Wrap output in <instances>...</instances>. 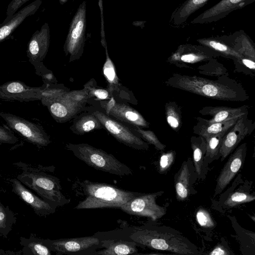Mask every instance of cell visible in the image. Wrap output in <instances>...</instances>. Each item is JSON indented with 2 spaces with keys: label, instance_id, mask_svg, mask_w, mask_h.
I'll return each instance as SVG.
<instances>
[{
  "label": "cell",
  "instance_id": "cell-1",
  "mask_svg": "<svg viewBox=\"0 0 255 255\" xmlns=\"http://www.w3.org/2000/svg\"><path fill=\"white\" fill-rule=\"evenodd\" d=\"M165 83L168 86L215 100L242 102L249 99L243 87L228 77L213 80L175 73Z\"/></svg>",
  "mask_w": 255,
  "mask_h": 255
},
{
  "label": "cell",
  "instance_id": "cell-2",
  "mask_svg": "<svg viewBox=\"0 0 255 255\" xmlns=\"http://www.w3.org/2000/svg\"><path fill=\"white\" fill-rule=\"evenodd\" d=\"M130 240L150 249L167 251L178 255H201L197 247L172 228L153 223H146L133 228Z\"/></svg>",
  "mask_w": 255,
  "mask_h": 255
},
{
  "label": "cell",
  "instance_id": "cell-3",
  "mask_svg": "<svg viewBox=\"0 0 255 255\" xmlns=\"http://www.w3.org/2000/svg\"><path fill=\"white\" fill-rule=\"evenodd\" d=\"M21 172L16 178L38 196L56 208L70 202L62 192L60 181L57 177L47 173L45 167L34 166L21 161L13 163Z\"/></svg>",
  "mask_w": 255,
  "mask_h": 255
},
{
  "label": "cell",
  "instance_id": "cell-4",
  "mask_svg": "<svg viewBox=\"0 0 255 255\" xmlns=\"http://www.w3.org/2000/svg\"><path fill=\"white\" fill-rule=\"evenodd\" d=\"M75 185L79 195H82L83 200L80 201L74 209L99 208H118L139 192L126 190L117 186L105 183L90 181L88 180L78 181Z\"/></svg>",
  "mask_w": 255,
  "mask_h": 255
},
{
  "label": "cell",
  "instance_id": "cell-5",
  "mask_svg": "<svg viewBox=\"0 0 255 255\" xmlns=\"http://www.w3.org/2000/svg\"><path fill=\"white\" fill-rule=\"evenodd\" d=\"M65 148L86 164L97 170L123 176L132 174V170L113 154L88 143H68Z\"/></svg>",
  "mask_w": 255,
  "mask_h": 255
},
{
  "label": "cell",
  "instance_id": "cell-6",
  "mask_svg": "<svg viewBox=\"0 0 255 255\" xmlns=\"http://www.w3.org/2000/svg\"><path fill=\"white\" fill-rule=\"evenodd\" d=\"M86 111L93 114L104 128L120 142L137 150H147L148 143L127 125L108 116L99 104L87 106Z\"/></svg>",
  "mask_w": 255,
  "mask_h": 255
},
{
  "label": "cell",
  "instance_id": "cell-7",
  "mask_svg": "<svg viewBox=\"0 0 255 255\" xmlns=\"http://www.w3.org/2000/svg\"><path fill=\"white\" fill-rule=\"evenodd\" d=\"M46 245L56 255H91L103 248L102 240L96 236L74 238L44 239Z\"/></svg>",
  "mask_w": 255,
  "mask_h": 255
},
{
  "label": "cell",
  "instance_id": "cell-8",
  "mask_svg": "<svg viewBox=\"0 0 255 255\" xmlns=\"http://www.w3.org/2000/svg\"><path fill=\"white\" fill-rule=\"evenodd\" d=\"M163 191L153 193H142L123 204L119 208L124 212L134 216L150 218L152 221L161 218L166 212L165 207L158 205L156 198Z\"/></svg>",
  "mask_w": 255,
  "mask_h": 255
},
{
  "label": "cell",
  "instance_id": "cell-9",
  "mask_svg": "<svg viewBox=\"0 0 255 255\" xmlns=\"http://www.w3.org/2000/svg\"><path fill=\"white\" fill-rule=\"evenodd\" d=\"M0 117L9 128L31 143L37 146H46L51 143L48 135L40 125L10 113L0 112Z\"/></svg>",
  "mask_w": 255,
  "mask_h": 255
},
{
  "label": "cell",
  "instance_id": "cell-10",
  "mask_svg": "<svg viewBox=\"0 0 255 255\" xmlns=\"http://www.w3.org/2000/svg\"><path fill=\"white\" fill-rule=\"evenodd\" d=\"M247 114L240 117L224 136L219 150L221 160H224L239 143L255 128V125Z\"/></svg>",
  "mask_w": 255,
  "mask_h": 255
},
{
  "label": "cell",
  "instance_id": "cell-11",
  "mask_svg": "<svg viewBox=\"0 0 255 255\" xmlns=\"http://www.w3.org/2000/svg\"><path fill=\"white\" fill-rule=\"evenodd\" d=\"M99 105L107 115L128 126L149 127L148 123L138 111L127 104L117 102L113 98Z\"/></svg>",
  "mask_w": 255,
  "mask_h": 255
},
{
  "label": "cell",
  "instance_id": "cell-12",
  "mask_svg": "<svg viewBox=\"0 0 255 255\" xmlns=\"http://www.w3.org/2000/svg\"><path fill=\"white\" fill-rule=\"evenodd\" d=\"M64 93L46 106L53 118L58 123L66 122L85 111L86 104L78 102Z\"/></svg>",
  "mask_w": 255,
  "mask_h": 255
},
{
  "label": "cell",
  "instance_id": "cell-13",
  "mask_svg": "<svg viewBox=\"0 0 255 255\" xmlns=\"http://www.w3.org/2000/svg\"><path fill=\"white\" fill-rule=\"evenodd\" d=\"M43 87H32L20 81L7 82L0 85V99L28 102L40 100Z\"/></svg>",
  "mask_w": 255,
  "mask_h": 255
},
{
  "label": "cell",
  "instance_id": "cell-14",
  "mask_svg": "<svg viewBox=\"0 0 255 255\" xmlns=\"http://www.w3.org/2000/svg\"><path fill=\"white\" fill-rule=\"evenodd\" d=\"M217 56L218 55L212 50L201 45H181L168 58V61L178 66H183L186 63L210 60Z\"/></svg>",
  "mask_w": 255,
  "mask_h": 255
},
{
  "label": "cell",
  "instance_id": "cell-15",
  "mask_svg": "<svg viewBox=\"0 0 255 255\" xmlns=\"http://www.w3.org/2000/svg\"><path fill=\"white\" fill-rule=\"evenodd\" d=\"M255 0H221L195 17L192 24H203L217 21L234 10L244 7Z\"/></svg>",
  "mask_w": 255,
  "mask_h": 255
},
{
  "label": "cell",
  "instance_id": "cell-16",
  "mask_svg": "<svg viewBox=\"0 0 255 255\" xmlns=\"http://www.w3.org/2000/svg\"><path fill=\"white\" fill-rule=\"evenodd\" d=\"M12 186V192L29 206L35 214L46 216L56 212V208L46 202L24 186L16 178L8 179Z\"/></svg>",
  "mask_w": 255,
  "mask_h": 255
},
{
  "label": "cell",
  "instance_id": "cell-17",
  "mask_svg": "<svg viewBox=\"0 0 255 255\" xmlns=\"http://www.w3.org/2000/svg\"><path fill=\"white\" fill-rule=\"evenodd\" d=\"M246 144L244 143L230 156L217 178L214 195L221 193L239 171L246 154Z\"/></svg>",
  "mask_w": 255,
  "mask_h": 255
},
{
  "label": "cell",
  "instance_id": "cell-18",
  "mask_svg": "<svg viewBox=\"0 0 255 255\" xmlns=\"http://www.w3.org/2000/svg\"><path fill=\"white\" fill-rule=\"evenodd\" d=\"M47 30L45 26L36 30L27 44V56L29 61L36 70L40 68V64L47 53L48 41Z\"/></svg>",
  "mask_w": 255,
  "mask_h": 255
},
{
  "label": "cell",
  "instance_id": "cell-19",
  "mask_svg": "<svg viewBox=\"0 0 255 255\" xmlns=\"http://www.w3.org/2000/svg\"><path fill=\"white\" fill-rule=\"evenodd\" d=\"M199 113L210 117L209 119L202 118L205 123L213 124L240 118L248 114V107L246 105L239 108L207 106L200 110Z\"/></svg>",
  "mask_w": 255,
  "mask_h": 255
},
{
  "label": "cell",
  "instance_id": "cell-20",
  "mask_svg": "<svg viewBox=\"0 0 255 255\" xmlns=\"http://www.w3.org/2000/svg\"><path fill=\"white\" fill-rule=\"evenodd\" d=\"M40 0L27 5L0 25V43L9 36L27 17L34 14L40 5Z\"/></svg>",
  "mask_w": 255,
  "mask_h": 255
},
{
  "label": "cell",
  "instance_id": "cell-21",
  "mask_svg": "<svg viewBox=\"0 0 255 255\" xmlns=\"http://www.w3.org/2000/svg\"><path fill=\"white\" fill-rule=\"evenodd\" d=\"M200 45L215 52L218 56L240 60L244 56L234 49L227 40L226 36L200 38L197 40Z\"/></svg>",
  "mask_w": 255,
  "mask_h": 255
},
{
  "label": "cell",
  "instance_id": "cell-22",
  "mask_svg": "<svg viewBox=\"0 0 255 255\" xmlns=\"http://www.w3.org/2000/svg\"><path fill=\"white\" fill-rule=\"evenodd\" d=\"M103 250L96 251L91 255H127L138 254L137 244L132 241L118 239L102 240Z\"/></svg>",
  "mask_w": 255,
  "mask_h": 255
},
{
  "label": "cell",
  "instance_id": "cell-23",
  "mask_svg": "<svg viewBox=\"0 0 255 255\" xmlns=\"http://www.w3.org/2000/svg\"><path fill=\"white\" fill-rule=\"evenodd\" d=\"M191 163L184 161L175 175L174 187L177 200L183 201L187 200L190 194L191 186Z\"/></svg>",
  "mask_w": 255,
  "mask_h": 255
},
{
  "label": "cell",
  "instance_id": "cell-24",
  "mask_svg": "<svg viewBox=\"0 0 255 255\" xmlns=\"http://www.w3.org/2000/svg\"><path fill=\"white\" fill-rule=\"evenodd\" d=\"M240 118L219 123L207 124L202 118L197 117L196 118L197 123L194 126L193 132L199 136L206 138L211 135L227 131L234 126Z\"/></svg>",
  "mask_w": 255,
  "mask_h": 255
},
{
  "label": "cell",
  "instance_id": "cell-25",
  "mask_svg": "<svg viewBox=\"0 0 255 255\" xmlns=\"http://www.w3.org/2000/svg\"><path fill=\"white\" fill-rule=\"evenodd\" d=\"M104 128L99 121L91 113L83 111L76 116L70 127L75 134L83 135L96 129Z\"/></svg>",
  "mask_w": 255,
  "mask_h": 255
},
{
  "label": "cell",
  "instance_id": "cell-26",
  "mask_svg": "<svg viewBox=\"0 0 255 255\" xmlns=\"http://www.w3.org/2000/svg\"><path fill=\"white\" fill-rule=\"evenodd\" d=\"M226 37L232 46L244 57L255 61V46L252 41L244 31H237L232 35Z\"/></svg>",
  "mask_w": 255,
  "mask_h": 255
},
{
  "label": "cell",
  "instance_id": "cell-27",
  "mask_svg": "<svg viewBox=\"0 0 255 255\" xmlns=\"http://www.w3.org/2000/svg\"><path fill=\"white\" fill-rule=\"evenodd\" d=\"M209 0H186L173 12L171 21L175 26L185 22L188 17L204 5Z\"/></svg>",
  "mask_w": 255,
  "mask_h": 255
},
{
  "label": "cell",
  "instance_id": "cell-28",
  "mask_svg": "<svg viewBox=\"0 0 255 255\" xmlns=\"http://www.w3.org/2000/svg\"><path fill=\"white\" fill-rule=\"evenodd\" d=\"M20 245L22 247L21 254L24 255H51L52 251L46 245L44 239L31 234L29 238L21 237Z\"/></svg>",
  "mask_w": 255,
  "mask_h": 255
},
{
  "label": "cell",
  "instance_id": "cell-29",
  "mask_svg": "<svg viewBox=\"0 0 255 255\" xmlns=\"http://www.w3.org/2000/svg\"><path fill=\"white\" fill-rule=\"evenodd\" d=\"M191 143L193 151V159L196 173L199 179L204 173V161L206 153V140L201 136H192Z\"/></svg>",
  "mask_w": 255,
  "mask_h": 255
},
{
  "label": "cell",
  "instance_id": "cell-30",
  "mask_svg": "<svg viewBox=\"0 0 255 255\" xmlns=\"http://www.w3.org/2000/svg\"><path fill=\"white\" fill-rule=\"evenodd\" d=\"M16 217L8 206L0 201V238H7L16 222Z\"/></svg>",
  "mask_w": 255,
  "mask_h": 255
},
{
  "label": "cell",
  "instance_id": "cell-31",
  "mask_svg": "<svg viewBox=\"0 0 255 255\" xmlns=\"http://www.w3.org/2000/svg\"><path fill=\"white\" fill-rule=\"evenodd\" d=\"M226 132L211 135L205 138L206 147L204 160L208 159L212 161L216 159V157H220V146Z\"/></svg>",
  "mask_w": 255,
  "mask_h": 255
},
{
  "label": "cell",
  "instance_id": "cell-32",
  "mask_svg": "<svg viewBox=\"0 0 255 255\" xmlns=\"http://www.w3.org/2000/svg\"><path fill=\"white\" fill-rule=\"evenodd\" d=\"M103 74L108 83V90L112 94L120 85L113 62L107 55L103 68Z\"/></svg>",
  "mask_w": 255,
  "mask_h": 255
},
{
  "label": "cell",
  "instance_id": "cell-33",
  "mask_svg": "<svg viewBox=\"0 0 255 255\" xmlns=\"http://www.w3.org/2000/svg\"><path fill=\"white\" fill-rule=\"evenodd\" d=\"M166 120L168 125L175 130L179 129L181 124L180 109L175 102H170L165 106Z\"/></svg>",
  "mask_w": 255,
  "mask_h": 255
},
{
  "label": "cell",
  "instance_id": "cell-34",
  "mask_svg": "<svg viewBox=\"0 0 255 255\" xmlns=\"http://www.w3.org/2000/svg\"><path fill=\"white\" fill-rule=\"evenodd\" d=\"M255 199L254 195L245 192L236 191L229 195L224 202V205L228 207H234L239 204L250 202Z\"/></svg>",
  "mask_w": 255,
  "mask_h": 255
},
{
  "label": "cell",
  "instance_id": "cell-35",
  "mask_svg": "<svg viewBox=\"0 0 255 255\" xmlns=\"http://www.w3.org/2000/svg\"><path fill=\"white\" fill-rule=\"evenodd\" d=\"M128 126L132 130L136 132L142 139L146 141L147 143L153 145L157 149L162 150L165 148V145L159 140L152 131L143 129L142 128L137 126Z\"/></svg>",
  "mask_w": 255,
  "mask_h": 255
},
{
  "label": "cell",
  "instance_id": "cell-36",
  "mask_svg": "<svg viewBox=\"0 0 255 255\" xmlns=\"http://www.w3.org/2000/svg\"><path fill=\"white\" fill-rule=\"evenodd\" d=\"M196 220L203 227L212 228L215 226V222L210 213L203 208H200L196 214Z\"/></svg>",
  "mask_w": 255,
  "mask_h": 255
},
{
  "label": "cell",
  "instance_id": "cell-37",
  "mask_svg": "<svg viewBox=\"0 0 255 255\" xmlns=\"http://www.w3.org/2000/svg\"><path fill=\"white\" fill-rule=\"evenodd\" d=\"M175 157V152L170 151L163 153L159 160V172L161 173L166 172L173 164Z\"/></svg>",
  "mask_w": 255,
  "mask_h": 255
},
{
  "label": "cell",
  "instance_id": "cell-38",
  "mask_svg": "<svg viewBox=\"0 0 255 255\" xmlns=\"http://www.w3.org/2000/svg\"><path fill=\"white\" fill-rule=\"evenodd\" d=\"M89 90V99L90 98L96 97L99 100L111 99L113 98V94L111 93L108 90L104 89H96L93 87H87L85 86Z\"/></svg>",
  "mask_w": 255,
  "mask_h": 255
},
{
  "label": "cell",
  "instance_id": "cell-39",
  "mask_svg": "<svg viewBox=\"0 0 255 255\" xmlns=\"http://www.w3.org/2000/svg\"><path fill=\"white\" fill-rule=\"evenodd\" d=\"M18 141V138L11 130L0 126V143L15 144Z\"/></svg>",
  "mask_w": 255,
  "mask_h": 255
},
{
  "label": "cell",
  "instance_id": "cell-40",
  "mask_svg": "<svg viewBox=\"0 0 255 255\" xmlns=\"http://www.w3.org/2000/svg\"><path fill=\"white\" fill-rule=\"evenodd\" d=\"M29 0H11L8 4L6 11V17L5 19L13 15L22 5Z\"/></svg>",
  "mask_w": 255,
  "mask_h": 255
},
{
  "label": "cell",
  "instance_id": "cell-41",
  "mask_svg": "<svg viewBox=\"0 0 255 255\" xmlns=\"http://www.w3.org/2000/svg\"><path fill=\"white\" fill-rule=\"evenodd\" d=\"M210 255H229L230 253L222 245H218L209 254Z\"/></svg>",
  "mask_w": 255,
  "mask_h": 255
},
{
  "label": "cell",
  "instance_id": "cell-42",
  "mask_svg": "<svg viewBox=\"0 0 255 255\" xmlns=\"http://www.w3.org/2000/svg\"><path fill=\"white\" fill-rule=\"evenodd\" d=\"M83 27V23L82 21H79L76 26L75 28L73 30L72 37L74 39L78 38L79 36L81 35Z\"/></svg>",
  "mask_w": 255,
  "mask_h": 255
},
{
  "label": "cell",
  "instance_id": "cell-43",
  "mask_svg": "<svg viewBox=\"0 0 255 255\" xmlns=\"http://www.w3.org/2000/svg\"><path fill=\"white\" fill-rule=\"evenodd\" d=\"M240 60H241L243 64L249 69L255 70V64L254 60L246 57H244Z\"/></svg>",
  "mask_w": 255,
  "mask_h": 255
},
{
  "label": "cell",
  "instance_id": "cell-44",
  "mask_svg": "<svg viewBox=\"0 0 255 255\" xmlns=\"http://www.w3.org/2000/svg\"><path fill=\"white\" fill-rule=\"evenodd\" d=\"M41 76L45 82H52L55 79L52 73L43 74Z\"/></svg>",
  "mask_w": 255,
  "mask_h": 255
},
{
  "label": "cell",
  "instance_id": "cell-45",
  "mask_svg": "<svg viewBox=\"0 0 255 255\" xmlns=\"http://www.w3.org/2000/svg\"><path fill=\"white\" fill-rule=\"evenodd\" d=\"M15 254V253H12L10 251H5L1 249H0V255H12Z\"/></svg>",
  "mask_w": 255,
  "mask_h": 255
}]
</instances>
